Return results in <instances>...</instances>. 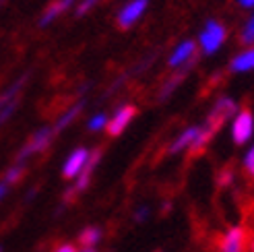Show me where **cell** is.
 Here are the masks:
<instances>
[{
    "mask_svg": "<svg viewBox=\"0 0 254 252\" xmlns=\"http://www.w3.org/2000/svg\"><path fill=\"white\" fill-rule=\"evenodd\" d=\"M238 4L242 8H254V0H238Z\"/></svg>",
    "mask_w": 254,
    "mask_h": 252,
    "instance_id": "obj_26",
    "label": "cell"
},
{
    "mask_svg": "<svg viewBox=\"0 0 254 252\" xmlns=\"http://www.w3.org/2000/svg\"><path fill=\"white\" fill-rule=\"evenodd\" d=\"M248 252H254V234L250 236V248H248Z\"/></svg>",
    "mask_w": 254,
    "mask_h": 252,
    "instance_id": "obj_28",
    "label": "cell"
},
{
    "mask_svg": "<svg viewBox=\"0 0 254 252\" xmlns=\"http://www.w3.org/2000/svg\"><path fill=\"white\" fill-rule=\"evenodd\" d=\"M108 120H110V118L104 114V112H99V114H95L91 120L87 122V128L91 130V132H99V130H104L106 126H108Z\"/></svg>",
    "mask_w": 254,
    "mask_h": 252,
    "instance_id": "obj_21",
    "label": "cell"
},
{
    "mask_svg": "<svg viewBox=\"0 0 254 252\" xmlns=\"http://www.w3.org/2000/svg\"><path fill=\"white\" fill-rule=\"evenodd\" d=\"M238 110H240V104L236 102L234 97L221 95V97H217V102H215L213 108L209 110V114H207V118H205V124L209 126L211 130L219 132L221 126L230 122Z\"/></svg>",
    "mask_w": 254,
    "mask_h": 252,
    "instance_id": "obj_2",
    "label": "cell"
},
{
    "mask_svg": "<svg viewBox=\"0 0 254 252\" xmlns=\"http://www.w3.org/2000/svg\"><path fill=\"white\" fill-rule=\"evenodd\" d=\"M6 192H8V184L6 182H0V200L6 196Z\"/></svg>",
    "mask_w": 254,
    "mask_h": 252,
    "instance_id": "obj_27",
    "label": "cell"
},
{
    "mask_svg": "<svg viewBox=\"0 0 254 252\" xmlns=\"http://www.w3.org/2000/svg\"><path fill=\"white\" fill-rule=\"evenodd\" d=\"M81 252H95V248H83Z\"/></svg>",
    "mask_w": 254,
    "mask_h": 252,
    "instance_id": "obj_29",
    "label": "cell"
},
{
    "mask_svg": "<svg viewBox=\"0 0 254 252\" xmlns=\"http://www.w3.org/2000/svg\"><path fill=\"white\" fill-rule=\"evenodd\" d=\"M23 176H25V163L15 161V166H10V168L6 170L2 182H6L8 186H10V184H17V182L23 178Z\"/></svg>",
    "mask_w": 254,
    "mask_h": 252,
    "instance_id": "obj_19",
    "label": "cell"
},
{
    "mask_svg": "<svg viewBox=\"0 0 254 252\" xmlns=\"http://www.w3.org/2000/svg\"><path fill=\"white\" fill-rule=\"evenodd\" d=\"M89 153H91V151L85 149V147H77V149H74L72 153L66 157V161L62 163V176H64L66 180L77 178V176L83 172V168L87 166Z\"/></svg>",
    "mask_w": 254,
    "mask_h": 252,
    "instance_id": "obj_11",
    "label": "cell"
},
{
    "mask_svg": "<svg viewBox=\"0 0 254 252\" xmlns=\"http://www.w3.org/2000/svg\"><path fill=\"white\" fill-rule=\"evenodd\" d=\"M230 136L238 147H246L254 141V112L248 108H240L230 120Z\"/></svg>",
    "mask_w": 254,
    "mask_h": 252,
    "instance_id": "obj_1",
    "label": "cell"
},
{
    "mask_svg": "<svg viewBox=\"0 0 254 252\" xmlns=\"http://www.w3.org/2000/svg\"><path fill=\"white\" fill-rule=\"evenodd\" d=\"M54 252H79V250L74 248L72 244H60V246H58Z\"/></svg>",
    "mask_w": 254,
    "mask_h": 252,
    "instance_id": "obj_25",
    "label": "cell"
},
{
    "mask_svg": "<svg viewBox=\"0 0 254 252\" xmlns=\"http://www.w3.org/2000/svg\"><path fill=\"white\" fill-rule=\"evenodd\" d=\"M149 215H151L149 205H138V207L134 209V213H132V217H134L136 223H145V221L149 219Z\"/></svg>",
    "mask_w": 254,
    "mask_h": 252,
    "instance_id": "obj_22",
    "label": "cell"
},
{
    "mask_svg": "<svg viewBox=\"0 0 254 252\" xmlns=\"http://www.w3.org/2000/svg\"><path fill=\"white\" fill-rule=\"evenodd\" d=\"M149 6V0H132V2L126 4L120 12H118V25L122 29H128L143 17L145 8Z\"/></svg>",
    "mask_w": 254,
    "mask_h": 252,
    "instance_id": "obj_12",
    "label": "cell"
},
{
    "mask_svg": "<svg viewBox=\"0 0 254 252\" xmlns=\"http://www.w3.org/2000/svg\"><path fill=\"white\" fill-rule=\"evenodd\" d=\"M194 60H196V44L192 40H184V42H180V44L174 48V52L168 58V64L174 70L192 68Z\"/></svg>",
    "mask_w": 254,
    "mask_h": 252,
    "instance_id": "obj_8",
    "label": "cell"
},
{
    "mask_svg": "<svg viewBox=\"0 0 254 252\" xmlns=\"http://www.w3.org/2000/svg\"><path fill=\"white\" fill-rule=\"evenodd\" d=\"M27 79H29L27 72L21 74V77L12 83L8 89H4L2 93H0V126H2L17 112V108H19V95L23 91L25 83H27Z\"/></svg>",
    "mask_w": 254,
    "mask_h": 252,
    "instance_id": "obj_6",
    "label": "cell"
},
{
    "mask_svg": "<svg viewBox=\"0 0 254 252\" xmlns=\"http://www.w3.org/2000/svg\"><path fill=\"white\" fill-rule=\"evenodd\" d=\"M54 136H56V134H54V128H52V126H44V128L35 130V132L31 134L29 141L25 143V147L19 151L17 161H19V163H25L31 155L46 151V149L50 147V143H52V138H54Z\"/></svg>",
    "mask_w": 254,
    "mask_h": 252,
    "instance_id": "obj_7",
    "label": "cell"
},
{
    "mask_svg": "<svg viewBox=\"0 0 254 252\" xmlns=\"http://www.w3.org/2000/svg\"><path fill=\"white\" fill-rule=\"evenodd\" d=\"M225 37H227V31L219 21H215V19L207 21L205 27H202V31H200V35H198L200 52L205 56H213L225 44Z\"/></svg>",
    "mask_w": 254,
    "mask_h": 252,
    "instance_id": "obj_3",
    "label": "cell"
},
{
    "mask_svg": "<svg viewBox=\"0 0 254 252\" xmlns=\"http://www.w3.org/2000/svg\"><path fill=\"white\" fill-rule=\"evenodd\" d=\"M101 151L99 147L97 149H93L91 153H89V161H87V166L83 168V172L77 176V182H74L68 190H66V194H64V198H62V203L64 205H68V203H72L74 198H77L81 192H85L87 188H89V182H91V176H93V172H95V168L99 166V161H101Z\"/></svg>",
    "mask_w": 254,
    "mask_h": 252,
    "instance_id": "obj_5",
    "label": "cell"
},
{
    "mask_svg": "<svg viewBox=\"0 0 254 252\" xmlns=\"http://www.w3.org/2000/svg\"><path fill=\"white\" fill-rule=\"evenodd\" d=\"M200 132V124H190L186 126L184 130H180L174 138L172 143L168 145V155H178V153H190L198 138Z\"/></svg>",
    "mask_w": 254,
    "mask_h": 252,
    "instance_id": "obj_9",
    "label": "cell"
},
{
    "mask_svg": "<svg viewBox=\"0 0 254 252\" xmlns=\"http://www.w3.org/2000/svg\"><path fill=\"white\" fill-rule=\"evenodd\" d=\"M136 116V108L132 104H124L122 108H118L116 112H114V116L108 120V126H106V130L108 134L114 138V136H120L124 130H126V126H128L132 122V118Z\"/></svg>",
    "mask_w": 254,
    "mask_h": 252,
    "instance_id": "obj_10",
    "label": "cell"
},
{
    "mask_svg": "<svg viewBox=\"0 0 254 252\" xmlns=\"http://www.w3.org/2000/svg\"><path fill=\"white\" fill-rule=\"evenodd\" d=\"M101 236H104L101 228L89 225V228H85V230L79 234V242H81L83 248H95V246L101 242Z\"/></svg>",
    "mask_w": 254,
    "mask_h": 252,
    "instance_id": "obj_17",
    "label": "cell"
},
{
    "mask_svg": "<svg viewBox=\"0 0 254 252\" xmlns=\"http://www.w3.org/2000/svg\"><path fill=\"white\" fill-rule=\"evenodd\" d=\"M74 4V0H56V2H52L46 10H44V15L40 19V27H46V25L52 23L58 15H62L66 8H70Z\"/></svg>",
    "mask_w": 254,
    "mask_h": 252,
    "instance_id": "obj_15",
    "label": "cell"
},
{
    "mask_svg": "<svg viewBox=\"0 0 254 252\" xmlns=\"http://www.w3.org/2000/svg\"><path fill=\"white\" fill-rule=\"evenodd\" d=\"M234 182H236V172H234V170H221V174H219V184H221L223 188H230Z\"/></svg>",
    "mask_w": 254,
    "mask_h": 252,
    "instance_id": "obj_23",
    "label": "cell"
},
{
    "mask_svg": "<svg viewBox=\"0 0 254 252\" xmlns=\"http://www.w3.org/2000/svg\"><path fill=\"white\" fill-rule=\"evenodd\" d=\"M190 68H180V70H176L172 77L161 85V89H159V102H166V99H170L174 95V91L178 89V87L182 85V81L186 79V74H188Z\"/></svg>",
    "mask_w": 254,
    "mask_h": 252,
    "instance_id": "obj_14",
    "label": "cell"
},
{
    "mask_svg": "<svg viewBox=\"0 0 254 252\" xmlns=\"http://www.w3.org/2000/svg\"><path fill=\"white\" fill-rule=\"evenodd\" d=\"M0 252H2V246H0Z\"/></svg>",
    "mask_w": 254,
    "mask_h": 252,
    "instance_id": "obj_30",
    "label": "cell"
},
{
    "mask_svg": "<svg viewBox=\"0 0 254 252\" xmlns=\"http://www.w3.org/2000/svg\"><path fill=\"white\" fill-rule=\"evenodd\" d=\"M240 42L244 46H254V15H250V19L244 23L242 33H240Z\"/></svg>",
    "mask_w": 254,
    "mask_h": 252,
    "instance_id": "obj_20",
    "label": "cell"
},
{
    "mask_svg": "<svg viewBox=\"0 0 254 252\" xmlns=\"http://www.w3.org/2000/svg\"><path fill=\"white\" fill-rule=\"evenodd\" d=\"M95 4H97V0H83V2L77 6V17H83V15H87V12L91 10Z\"/></svg>",
    "mask_w": 254,
    "mask_h": 252,
    "instance_id": "obj_24",
    "label": "cell"
},
{
    "mask_svg": "<svg viewBox=\"0 0 254 252\" xmlns=\"http://www.w3.org/2000/svg\"><path fill=\"white\" fill-rule=\"evenodd\" d=\"M219 252H248L250 248V234L244 225H230L225 228L223 234L219 236Z\"/></svg>",
    "mask_w": 254,
    "mask_h": 252,
    "instance_id": "obj_4",
    "label": "cell"
},
{
    "mask_svg": "<svg viewBox=\"0 0 254 252\" xmlns=\"http://www.w3.org/2000/svg\"><path fill=\"white\" fill-rule=\"evenodd\" d=\"M230 70L236 74H244L254 70V46H246V50L238 52L232 62H230Z\"/></svg>",
    "mask_w": 254,
    "mask_h": 252,
    "instance_id": "obj_13",
    "label": "cell"
},
{
    "mask_svg": "<svg viewBox=\"0 0 254 252\" xmlns=\"http://www.w3.org/2000/svg\"><path fill=\"white\" fill-rule=\"evenodd\" d=\"M157 252H163V250H157Z\"/></svg>",
    "mask_w": 254,
    "mask_h": 252,
    "instance_id": "obj_31",
    "label": "cell"
},
{
    "mask_svg": "<svg viewBox=\"0 0 254 252\" xmlns=\"http://www.w3.org/2000/svg\"><path fill=\"white\" fill-rule=\"evenodd\" d=\"M83 108H85V102H77L74 106H70V108L64 112V114H62V116L56 120V124L52 126V128H54V134L62 132V130H64L66 126L70 124V122H74V120H77V116L81 114V110H83Z\"/></svg>",
    "mask_w": 254,
    "mask_h": 252,
    "instance_id": "obj_16",
    "label": "cell"
},
{
    "mask_svg": "<svg viewBox=\"0 0 254 252\" xmlns=\"http://www.w3.org/2000/svg\"><path fill=\"white\" fill-rule=\"evenodd\" d=\"M240 166H242V172H244L246 178L254 180V141L250 145H246L244 155H242V163H240Z\"/></svg>",
    "mask_w": 254,
    "mask_h": 252,
    "instance_id": "obj_18",
    "label": "cell"
}]
</instances>
